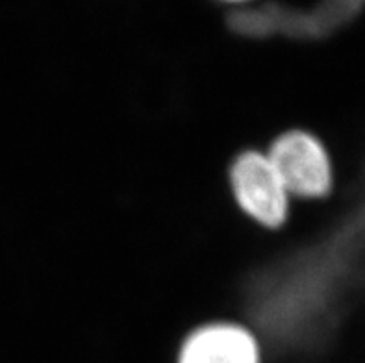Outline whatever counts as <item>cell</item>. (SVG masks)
I'll return each instance as SVG.
<instances>
[{"mask_svg":"<svg viewBox=\"0 0 365 363\" xmlns=\"http://www.w3.org/2000/svg\"><path fill=\"white\" fill-rule=\"evenodd\" d=\"M287 193L324 197L332 188V165L324 147L306 132H287L273 143L267 154Z\"/></svg>","mask_w":365,"mask_h":363,"instance_id":"obj_1","label":"cell"},{"mask_svg":"<svg viewBox=\"0 0 365 363\" xmlns=\"http://www.w3.org/2000/svg\"><path fill=\"white\" fill-rule=\"evenodd\" d=\"M234 195L255 221L265 226H280L287 213V189L265 154H241L230 173Z\"/></svg>","mask_w":365,"mask_h":363,"instance_id":"obj_2","label":"cell"},{"mask_svg":"<svg viewBox=\"0 0 365 363\" xmlns=\"http://www.w3.org/2000/svg\"><path fill=\"white\" fill-rule=\"evenodd\" d=\"M180 363H258V347L245 328L215 324L185 341Z\"/></svg>","mask_w":365,"mask_h":363,"instance_id":"obj_3","label":"cell"}]
</instances>
